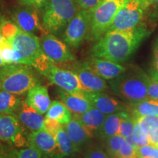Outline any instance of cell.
<instances>
[{"label":"cell","mask_w":158,"mask_h":158,"mask_svg":"<svg viewBox=\"0 0 158 158\" xmlns=\"http://www.w3.org/2000/svg\"><path fill=\"white\" fill-rule=\"evenodd\" d=\"M151 2L152 4H157V5H158V0H151Z\"/></svg>","instance_id":"45"},{"label":"cell","mask_w":158,"mask_h":158,"mask_svg":"<svg viewBox=\"0 0 158 158\" xmlns=\"http://www.w3.org/2000/svg\"><path fill=\"white\" fill-rule=\"evenodd\" d=\"M51 158H68V157H52Z\"/></svg>","instance_id":"46"},{"label":"cell","mask_w":158,"mask_h":158,"mask_svg":"<svg viewBox=\"0 0 158 158\" xmlns=\"http://www.w3.org/2000/svg\"><path fill=\"white\" fill-rule=\"evenodd\" d=\"M73 116L92 136L94 135V133H98V130L100 129L106 117V114L102 113L100 110L94 107L91 108L84 114L79 115L73 114Z\"/></svg>","instance_id":"20"},{"label":"cell","mask_w":158,"mask_h":158,"mask_svg":"<svg viewBox=\"0 0 158 158\" xmlns=\"http://www.w3.org/2000/svg\"><path fill=\"white\" fill-rule=\"evenodd\" d=\"M84 64L105 80H113L127 71V68L119 63L94 56L86 61Z\"/></svg>","instance_id":"12"},{"label":"cell","mask_w":158,"mask_h":158,"mask_svg":"<svg viewBox=\"0 0 158 158\" xmlns=\"http://www.w3.org/2000/svg\"><path fill=\"white\" fill-rule=\"evenodd\" d=\"M85 158H111L107 152L99 147H92L85 154Z\"/></svg>","instance_id":"38"},{"label":"cell","mask_w":158,"mask_h":158,"mask_svg":"<svg viewBox=\"0 0 158 158\" xmlns=\"http://www.w3.org/2000/svg\"><path fill=\"white\" fill-rule=\"evenodd\" d=\"M19 30V27L13 21L2 19L0 22V33L5 38L11 39L18 34Z\"/></svg>","instance_id":"33"},{"label":"cell","mask_w":158,"mask_h":158,"mask_svg":"<svg viewBox=\"0 0 158 158\" xmlns=\"http://www.w3.org/2000/svg\"><path fill=\"white\" fill-rule=\"evenodd\" d=\"M73 72L78 76L83 91L87 92H104L108 89L106 80L94 73L84 64H80Z\"/></svg>","instance_id":"15"},{"label":"cell","mask_w":158,"mask_h":158,"mask_svg":"<svg viewBox=\"0 0 158 158\" xmlns=\"http://www.w3.org/2000/svg\"><path fill=\"white\" fill-rule=\"evenodd\" d=\"M84 93L91 102L92 106L106 115L117 114L127 110V108L123 103L103 92H84Z\"/></svg>","instance_id":"13"},{"label":"cell","mask_w":158,"mask_h":158,"mask_svg":"<svg viewBox=\"0 0 158 158\" xmlns=\"http://www.w3.org/2000/svg\"><path fill=\"white\" fill-rule=\"evenodd\" d=\"M121 120V112L106 115L102 127L98 132L99 136L102 139L106 140L111 136L118 135Z\"/></svg>","instance_id":"24"},{"label":"cell","mask_w":158,"mask_h":158,"mask_svg":"<svg viewBox=\"0 0 158 158\" xmlns=\"http://www.w3.org/2000/svg\"><path fill=\"white\" fill-rule=\"evenodd\" d=\"M48 0H34L33 1V7L36 9H41L44 7V5L46 4Z\"/></svg>","instance_id":"41"},{"label":"cell","mask_w":158,"mask_h":158,"mask_svg":"<svg viewBox=\"0 0 158 158\" xmlns=\"http://www.w3.org/2000/svg\"><path fill=\"white\" fill-rule=\"evenodd\" d=\"M43 153L36 148L28 147L14 151L8 156H5L2 158H42Z\"/></svg>","instance_id":"31"},{"label":"cell","mask_w":158,"mask_h":158,"mask_svg":"<svg viewBox=\"0 0 158 158\" xmlns=\"http://www.w3.org/2000/svg\"><path fill=\"white\" fill-rule=\"evenodd\" d=\"M21 106V99L17 94L0 90V113L13 115Z\"/></svg>","instance_id":"26"},{"label":"cell","mask_w":158,"mask_h":158,"mask_svg":"<svg viewBox=\"0 0 158 158\" xmlns=\"http://www.w3.org/2000/svg\"><path fill=\"white\" fill-rule=\"evenodd\" d=\"M130 110L135 117L158 116V101L145 99L141 101L130 103Z\"/></svg>","instance_id":"23"},{"label":"cell","mask_w":158,"mask_h":158,"mask_svg":"<svg viewBox=\"0 0 158 158\" xmlns=\"http://www.w3.org/2000/svg\"><path fill=\"white\" fill-rule=\"evenodd\" d=\"M2 38V35H1V33H0V41H1Z\"/></svg>","instance_id":"47"},{"label":"cell","mask_w":158,"mask_h":158,"mask_svg":"<svg viewBox=\"0 0 158 158\" xmlns=\"http://www.w3.org/2000/svg\"><path fill=\"white\" fill-rule=\"evenodd\" d=\"M34 0H18V2L23 6H33Z\"/></svg>","instance_id":"42"},{"label":"cell","mask_w":158,"mask_h":158,"mask_svg":"<svg viewBox=\"0 0 158 158\" xmlns=\"http://www.w3.org/2000/svg\"><path fill=\"white\" fill-rule=\"evenodd\" d=\"M149 136L150 144L158 147V116L135 117Z\"/></svg>","instance_id":"27"},{"label":"cell","mask_w":158,"mask_h":158,"mask_svg":"<svg viewBox=\"0 0 158 158\" xmlns=\"http://www.w3.org/2000/svg\"><path fill=\"white\" fill-rule=\"evenodd\" d=\"M26 102L40 114H46L51 103L48 88L37 84L28 92Z\"/></svg>","instance_id":"18"},{"label":"cell","mask_w":158,"mask_h":158,"mask_svg":"<svg viewBox=\"0 0 158 158\" xmlns=\"http://www.w3.org/2000/svg\"><path fill=\"white\" fill-rule=\"evenodd\" d=\"M62 127V124H61L56 120L53 118H45L44 120V130L48 133H51L54 136L56 135L59 130Z\"/></svg>","instance_id":"37"},{"label":"cell","mask_w":158,"mask_h":158,"mask_svg":"<svg viewBox=\"0 0 158 158\" xmlns=\"http://www.w3.org/2000/svg\"><path fill=\"white\" fill-rule=\"evenodd\" d=\"M118 158H139L138 155V149L124 141L118 153Z\"/></svg>","instance_id":"35"},{"label":"cell","mask_w":158,"mask_h":158,"mask_svg":"<svg viewBox=\"0 0 158 158\" xmlns=\"http://www.w3.org/2000/svg\"><path fill=\"white\" fill-rule=\"evenodd\" d=\"M148 96L149 98L158 101V77L150 76L148 80Z\"/></svg>","instance_id":"36"},{"label":"cell","mask_w":158,"mask_h":158,"mask_svg":"<svg viewBox=\"0 0 158 158\" xmlns=\"http://www.w3.org/2000/svg\"><path fill=\"white\" fill-rule=\"evenodd\" d=\"M0 141L13 144L16 147L27 145L20 121L10 114L0 113Z\"/></svg>","instance_id":"10"},{"label":"cell","mask_w":158,"mask_h":158,"mask_svg":"<svg viewBox=\"0 0 158 158\" xmlns=\"http://www.w3.org/2000/svg\"><path fill=\"white\" fill-rule=\"evenodd\" d=\"M45 118H53L64 125L70 121L73 118V114L62 102L54 100L49 106L45 114Z\"/></svg>","instance_id":"25"},{"label":"cell","mask_w":158,"mask_h":158,"mask_svg":"<svg viewBox=\"0 0 158 158\" xmlns=\"http://www.w3.org/2000/svg\"><path fill=\"white\" fill-rule=\"evenodd\" d=\"M101 0H77L79 7L82 10H88L94 7Z\"/></svg>","instance_id":"40"},{"label":"cell","mask_w":158,"mask_h":158,"mask_svg":"<svg viewBox=\"0 0 158 158\" xmlns=\"http://www.w3.org/2000/svg\"><path fill=\"white\" fill-rule=\"evenodd\" d=\"M149 35L150 31L143 23L128 30L108 31L93 46L92 56L119 64L124 62Z\"/></svg>","instance_id":"1"},{"label":"cell","mask_w":158,"mask_h":158,"mask_svg":"<svg viewBox=\"0 0 158 158\" xmlns=\"http://www.w3.org/2000/svg\"><path fill=\"white\" fill-rule=\"evenodd\" d=\"M132 135H133L134 141H135V145L137 146L138 149L139 147L150 144L149 136H148L147 133H146L145 130L141 127V124L138 123V122L136 120V118L135 127H134L133 133Z\"/></svg>","instance_id":"32"},{"label":"cell","mask_w":158,"mask_h":158,"mask_svg":"<svg viewBox=\"0 0 158 158\" xmlns=\"http://www.w3.org/2000/svg\"><path fill=\"white\" fill-rule=\"evenodd\" d=\"M57 145V155L58 157H64L72 155L78 151V147L73 142L64 127L59 130L55 135Z\"/></svg>","instance_id":"22"},{"label":"cell","mask_w":158,"mask_h":158,"mask_svg":"<svg viewBox=\"0 0 158 158\" xmlns=\"http://www.w3.org/2000/svg\"><path fill=\"white\" fill-rule=\"evenodd\" d=\"M9 40L14 51L13 64L33 66L43 54L40 39L33 33L20 29L15 36Z\"/></svg>","instance_id":"7"},{"label":"cell","mask_w":158,"mask_h":158,"mask_svg":"<svg viewBox=\"0 0 158 158\" xmlns=\"http://www.w3.org/2000/svg\"><path fill=\"white\" fill-rule=\"evenodd\" d=\"M106 147L107 153L111 158H118V153L122 144L125 141L120 135H116L106 139Z\"/></svg>","instance_id":"29"},{"label":"cell","mask_w":158,"mask_h":158,"mask_svg":"<svg viewBox=\"0 0 158 158\" xmlns=\"http://www.w3.org/2000/svg\"><path fill=\"white\" fill-rule=\"evenodd\" d=\"M152 5L151 0H128L114 18L108 31L128 30L141 24L144 14Z\"/></svg>","instance_id":"8"},{"label":"cell","mask_w":158,"mask_h":158,"mask_svg":"<svg viewBox=\"0 0 158 158\" xmlns=\"http://www.w3.org/2000/svg\"><path fill=\"white\" fill-rule=\"evenodd\" d=\"M39 84V79L29 65L5 64L0 68V90L21 95Z\"/></svg>","instance_id":"3"},{"label":"cell","mask_w":158,"mask_h":158,"mask_svg":"<svg viewBox=\"0 0 158 158\" xmlns=\"http://www.w3.org/2000/svg\"><path fill=\"white\" fill-rule=\"evenodd\" d=\"M128 0H101L90 9L91 28L89 37L98 41L107 32L114 18Z\"/></svg>","instance_id":"6"},{"label":"cell","mask_w":158,"mask_h":158,"mask_svg":"<svg viewBox=\"0 0 158 158\" xmlns=\"http://www.w3.org/2000/svg\"><path fill=\"white\" fill-rule=\"evenodd\" d=\"M2 19H0V22H1V21H2Z\"/></svg>","instance_id":"48"},{"label":"cell","mask_w":158,"mask_h":158,"mask_svg":"<svg viewBox=\"0 0 158 158\" xmlns=\"http://www.w3.org/2000/svg\"><path fill=\"white\" fill-rule=\"evenodd\" d=\"M13 21L21 30L27 32L34 33L35 31L45 30L42 28L36 8L33 6L16 10L12 15Z\"/></svg>","instance_id":"14"},{"label":"cell","mask_w":158,"mask_h":158,"mask_svg":"<svg viewBox=\"0 0 158 158\" xmlns=\"http://www.w3.org/2000/svg\"><path fill=\"white\" fill-rule=\"evenodd\" d=\"M18 117L20 122L31 132L44 130V117L26 102L20 107Z\"/></svg>","instance_id":"19"},{"label":"cell","mask_w":158,"mask_h":158,"mask_svg":"<svg viewBox=\"0 0 158 158\" xmlns=\"http://www.w3.org/2000/svg\"><path fill=\"white\" fill-rule=\"evenodd\" d=\"M4 152H5V147H4L2 143H1V141H0V155H2Z\"/></svg>","instance_id":"43"},{"label":"cell","mask_w":158,"mask_h":158,"mask_svg":"<svg viewBox=\"0 0 158 158\" xmlns=\"http://www.w3.org/2000/svg\"><path fill=\"white\" fill-rule=\"evenodd\" d=\"M59 98L60 101L75 115L84 114L93 107L89 99L85 96L84 91L71 93L60 89Z\"/></svg>","instance_id":"17"},{"label":"cell","mask_w":158,"mask_h":158,"mask_svg":"<svg viewBox=\"0 0 158 158\" xmlns=\"http://www.w3.org/2000/svg\"><path fill=\"white\" fill-rule=\"evenodd\" d=\"M40 44L43 52L54 63L68 62L75 60V56L68 45L51 33L43 36Z\"/></svg>","instance_id":"11"},{"label":"cell","mask_w":158,"mask_h":158,"mask_svg":"<svg viewBox=\"0 0 158 158\" xmlns=\"http://www.w3.org/2000/svg\"><path fill=\"white\" fill-rule=\"evenodd\" d=\"M32 67L51 84L56 85L61 89L71 93L83 91L81 84L76 73L57 67L55 63L45 56L44 53Z\"/></svg>","instance_id":"5"},{"label":"cell","mask_w":158,"mask_h":158,"mask_svg":"<svg viewBox=\"0 0 158 158\" xmlns=\"http://www.w3.org/2000/svg\"><path fill=\"white\" fill-rule=\"evenodd\" d=\"M153 70L151 76L158 77V40L156 41L153 49Z\"/></svg>","instance_id":"39"},{"label":"cell","mask_w":158,"mask_h":158,"mask_svg":"<svg viewBox=\"0 0 158 158\" xmlns=\"http://www.w3.org/2000/svg\"><path fill=\"white\" fill-rule=\"evenodd\" d=\"M27 146L36 148L43 154L51 157H56V138L44 130L31 132L27 137Z\"/></svg>","instance_id":"16"},{"label":"cell","mask_w":158,"mask_h":158,"mask_svg":"<svg viewBox=\"0 0 158 158\" xmlns=\"http://www.w3.org/2000/svg\"><path fill=\"white\" fill-rule=\"evenodd\" d=\"M77 0H48L43 7V28L56 34L66 27L78 12Z\"/></svg>","instance_id":"4"},{"label":"cell","mask_w":158,"mask_h":158,"mask_svg":"<svg viewBox=\"0 0 158 158\" xmlns=\"http://www.w3.org/2000/svg\"><path fill=\"white\" fill-rule=\"evenodd\" d=\"M0 56L5 64H13L14 51L13 45L9 39L3 37L0 41Z\"/></svg>","instance_id":"30"},{"label":"cell","mask_w":158,"mask_h":158,"mask_svg":"<svg viewBox=\"0 0 158 158\" xmlns=\"http://www.w3.org/2000/svg\"><path fill=\"white\" fill-rule=\"evenodd\" d=\"M91 28L90 9L78 10L68 23L64 33V41L73 48H78L86 37Z\"/></svg>","instance_id":"9"},{"label":"cell","mask_w":158,"mask_h":158,"mask_svg":"<svg viewBox=\"0 0 158 158\" xmlns=\"http://www.w3.org/2000/svg\"><path fill=\"white\" fill-rule=\"evenodd\" d=\"M149 76L141 70L124 72L110 81V87L116 96L124 101L130 103L137 102L149 98Z\"/></svg>","instance_id":"2"},{"label":"cell","mask_w":158,"mask_h":158,"mask_svg":"<svg viewBox=\"0 0 158 158\" xmlns=\"http://www.w3.org/2000/svg\"><path fill=\"white\" fill-rule=\"evenodd\" d=\"M138 155L139 158H158V147L152 144L139 147Z\"/></svg>","instance_id":"34"},{"label":"cell","mask_w":158,"mask_h":158,"mask_svg":"<svg viewBox=\"0 0 158 158\" xmlns=\"http://www.w3.org/2000/svg\"><path fill=\"white\" fill-rule=\"evenodd\" d=\"M4 65H5V64H4L2 59L1 58V56H0V68H1L2 66H4Z\"/></svg>","instance_id":"44"},{"label":"cell","mask_w":158,"mask_h":158,"mask_svg":"<svg viewBox=\"0 0 158 158\" xmlns=\"http://www.w3.org/2000/svg\"><path fill=\"white\" fill-rule=\"evenodd\" d=\"M121 115L122 120L118 135H120L123 138H126L133 135L135 123V117L134 116L130 115V114L128 113L127 110L121 111Z\"/></svg>","instance_id":"28"},{"label":"cell","mask_w":158,"mask_h":158,"mask_svg":"<svg viewBox=\"0 0 158 158\" xmlns=\"http://www.w3.org/2000/svg\"><path fill=\"white\" fill-rule=\"evenodd\" d=\"M63 127L68 134L69 137L78 147V149L86 143L89 138L93 137L74 116H73L70 121L66 124H64Z\"/></svg>","instance_id":"21"}]
</instances>
